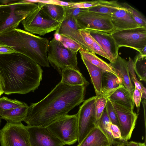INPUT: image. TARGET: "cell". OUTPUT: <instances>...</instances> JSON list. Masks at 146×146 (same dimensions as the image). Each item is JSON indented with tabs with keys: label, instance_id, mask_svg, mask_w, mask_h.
<instances>
[{
	"label": "cell",
	"instance_id": "7c38bea8",
	"mask_svg": "<svg viewBox=\"0 0 146 146\" xmlns=\"http://www.w3.org/2000/svg\"><path fill=\"white\" fill-rule=\"evenodd\" d=\"M111 102L117 114L119 127L122 137L127 141L131 138L135 127L138 113L126 107Z\"/></svg>",
	"mask_w": 146,
	"mask_h": 146
},
{
	"label": "cell",
	"instance_id": "5bb4252c",
	"mask_svg": "<svg viewBox=\"0 0 146 146\" xmlns=\"http://www.w3.org/2000/svg\"><path fill=\"white\" fill-rule=\"evenodd\" d=\"M86 30L98 42L108 57L110 62H114L119 56V48L110 33L94 30Z\"/></svg>",
	"mask_w": 146,
	"mask_h": 146
},
{
	"label": "cell",
	"instance_id": "d590c367",
	"mask_svg": "<svg viewBox=\"0 0 146 146\" xmlns=\"http://www.w3.org/2000/svg\"><path fill=\"white\" fill-rule=\"evenodd\" d=\"M32 3H42L55 5L64 6H70L76 3V2H66L58 0H26Z\"/></svg>",
	"mask_w": 146,
	"mask_h": 146
},
{
	"label": "cell",
	"instance_id": "ee69618b",
	"mask_svg": "<svg viewBox=\"0 0 146 146\" xmlns=\"http://www.w3.org/2000/svg\"><path fill=\"white\" fill-rule=\"evenodd\" d=\"M144 99L145 100L146 99V89L144 86L142 89L141 99Z\"/></svg>",
	"mask_w": 146,
	"mask_h": 146
},
{
	"label": "cell",
	"instance_id": "bcb514c9",
	"mask_svg": "<svg viewBox=\"0 0 146 146\" xmlns=\"http://www.w3.org/2000/svg\"><path fill=\"white\" fill-rule=\"evenodd\" d=\"M139 146H146L145 143H140L139 142Z\"/></svg>",
	"mask_w": 146,
	"mask_h": 146
},
{
	"label": "cell",
	"instance_id": "ac0fdd59",
	"mask_svg": "<svg viewBox=\"0 0 146 146\" xmlns=\"http://www.w3.org/2000/svg\"><path fill=\"white\" fill-rule=\"evenodd\" d=\"M61 82L71 86H84L89 84L79 70L72 68H66L62 72Z\"/></svg>",
	"mask_w": 146,
	"mask_h": 146
},
{
	"label": "cell",
	"instance_id": "1f68e13d",
	"mask_svg": "<svg viewBox=\"0 0 146 146\" xmlns=\"http://www.w3.org/2000/svg\"><path fill=\"white\" fill-rule=\"evenodd\" d=\"M108 99V98L105 96L101 95L98 96L95 108L96 117L97 121L101 117L106 108Z\"/></svg>",
	"mask_w": 146,
	"mask_h": 146
},
{
	"label": "cell",
	"instance_id": "83f0119b",
	"mask_svg": "<svg viewBox=\"0 0 146 146\" xmlns=\"http://www.w3.org/2000/svg\"><path fill=\"white\" fill-rule=\"evenodd\" d=\"M134 62L135 72L140 81L146 82V55L139 53L135 57Z\"/></svg>",
	"mask_w": 146,
	"mask_h": 146
},
{
	"label": "cell",
	"instance_id": "4316f807",
	"mask_svg": "<svg viewBox=\"0 0 146 146\" xmlns=\"http://www.w3.org/2000/svg\"><path fill=\"white\" fill-rule=\"evenodd\" d=\"M110 122L105 108L101 117L97 121L96 126L106 136L111 146H115L120 144L113 138L109 131V124Z\"/></svg>",
	"mask_w": 146,
	"mask_h": 146
},
{
	"label": "cell",
	"instance_id": "7dc6e473",
	"mask_svg": "<svg viewBox=\"0 0 146 146\" xmlns=\"http://www.w3.org/2000/svg\"><path fill=\"white\" fill-rule=\"evenodd\" d=\"M115 146H125V145L123 144H120L117 145Z\"/></svg>",
	"mask_w": 146,
	"mask_h": 146
},
{
	"label": "cell",
	"instance_id": "8992f818",
	"mask_svg": "<svg viewBox=\"0 0 146 146\" xmlns=\"http://www.w3.org/2000/svg\"><path fill=\"white\" fill-rule=\"evenodd\" d=\"M22 21L25 31L33 34L43 36L56 30L60 23L54 20L42 9L40 3Z\"/></svg>",
	"mask_w": 146,
	"mask_h": 146
},
{
	"label": "cell",
	"instance_id": "9c48e42d",
	"mask_svg": "<svg viewBox=\"0 0 146 146\" xmlns=\"http://www.w3.org/2000/svg\"><path fill=\"white\" fill-rule=\"evenodd\" d=\"M0 143L1 146H31L28 127L7 122L0 130Z\"/></svg>",
	"mask_w": 146,
	"mask_h": 146
},
{
	"label": "cell",
	"instance_id": "ffe728a7",
	"mask_svg": "<svg viewBox=\"0 0 146 146\" xmlns=\"http://www.w3.org/2000/svg\"><path fill=\"white\" fill-rule=\"evenodd\" d=\"M110 101L133 111L134 104L129 91L122 85L108 97Z\"/></svg>",
	"mask_w": 146,
	"mask_h": 146
},
{
	"label": "cell",
	"instance_id": "7a4b0ae2",
	"mask_svg": "<svg viewBox=\"0 0 146 146\" xmlns=\"http://www.w3.org/2000/svg\"><path fill=\"white\" fill-rule=\"evenodd\" d=\"M42 73L39 64L22 54H0V75L6 94L34 92L40 85Z\"/></svg>",
	"mask_w": 146,
	"mask_h": 146
},
{
	"label": "cell",
	"instance_id": "e575fe53",
	"mask_svg": "<svg viewBox=\"0 0 146 146\" xmlns=\"http://www.w3.org/2000/svg\"><path fill=\"white\" fill-rule=\"evenodd\" d=\"M127 66L129 73L130 74L132 80L135 84V86L142 93V89L144 86L142 83L140 82L137 79L134 68L133 61L130 57L127 62Z\"/></svg>",
	"mask_w": 146,
	"mask_h": 146
},
{
	"label": "cell",
	"instance_id": "3957f363",
	"mask_svg": "<svg viewBox=\"0 0 146 146\" xmlns=\"http://www.w3.org/2000/svg\"><path fill=\"white\" fill-rule=\"evenodd\" d=\"M49 41L26 31L15 29L0 34V43L7 45L43 67H49L47 56Z\"/></svg>",
	"mask_w": 146,
	"mask_h": 146
},
{
	"label": "cell",
	"instance_id": "277c9868",
	"mask_svg": "<svg viewBox=\"0 0 146 146\" xmlns=\"http://www.w3.org/2000/svg\"><path fill=\"white\" fill-rule=\"evenodd\" d=\"M38 5L22 0L0 5V34L16 29L20 23Z\"/></svg>",
	"mask_w": 146,
	"mask_h": 146
},
{
	"label": "cell",
	"instance_id": "7bdbcfd3",
	"mask_svg": "<svg viewBox=\"0 0 146 146\" xmlns=\"http://www.w3.org/2000/svg\"><path fill=\"white\" fill-rule=\"evenodd\" d=\"M139 143L137 142L131 141L128 142L125 146H139Z\"/></svg>",
	"mask_w": 146,
	"mask_h": 146
},
{
	"label": "cell",
	"instance_id": "44dd1931",
	"mask_svg": "<svg viewBox=\"0 0 146 146\" xmlns=\"http://www.w3.org/2000/svg\"><path fill=\"white\" fill-rule=\"evenodd\" d=\"M122 85H123L120 78L111 72L104 71L101 95L108 98L115 90Z\"/></svg>",
	"mask_w": 146,
	"mask_h": 146
},
{
	"label": "cell",
	"instance_id": "8d00e7d4",
	"mask_svg": "<svg viewBox=\"0 0 146 146\" xmlns=\"http://www.w3.org/2000/svg\"><path fill=\"white\" fill-rule=\"evenodd\" d=\"M64 7L66 17H72L76 20L80 15L88 11V8L70 9L68 6H64Z\"/></svg>",
	"mask_w": 146,
	"mask_h": 146
},
{
	"label": "cell",
	"instance_id": "f546056e",
	"mask_svg": "<svg viewBox=\"0 0 146 146\" xmlns=\"http://www.w3.org/2000/svg\"><path fill=\"white\" fill-rule=\"evenodd\" d=\"M27 104L16 99L12 100L6 97L0 98V112L25 106Z\"/></svg>",
	"mask_w": 146,
	"mask_h": 146
},
{
	"label": "cell",
	"instance_id": "d6986e66",
	"mask_svg": "<svg viewBox=\"0 0 146 146\" xmlns=\"http://www.w3.org/2000/svg\"><path fill=\"white\" fill-rule=\"evenodd\" d=\"M77 146H111L104 133L97 126Z\"/></svg>",
	"mask_w": 146,
	"mask_h": 146
},
{
	"label": "cell",
	"instance_id": "603a6c76",
	"mask_svg": "<svg viewBox=\"0 0 146 146\" xmlns=\"http://www.w3.org/2000/svg\"><path fill=\"white\" fill-rule=\"evenodd\" d=\"M29 106L26 105L17 108L0 112L1 119L7 122L21 123L24 121L27 113Z\"/></svg>",
	"mask_w": 146,
	"mask_h": 146
},
{
	"label": "cell",
	"instance_id": "ab89813d",
	"mask_svg": "<svg viewBox=\"0 0 146 146\" xmlns=\"http://www.w3.org/2000/svg\"><path fill=\"white\" fill-rule=\"evenodd\" d=\"M17 52L8 46L0 43V54H9Z\"/></svg>",
	"mask_w": 146,
	"mask_h": 146
},
{
	"label": "cell",
	"instance_id": "52a82bcc",
	"mask_svg": "<svg viewBox=\"0 0 146 146\" xmlns=\"http://www.w3.org/2000/svg\"><path fill=\"white\" fill-rule=\"evenodd\" d=\"M78 115H67L47 127L65 145H71L78 140Z\"/></svg>",
	"mask_w": 146,
	"mask_h": 146
},
{
	"label": "cell",
	"instance_id": "f35d334b",
	"mask_svg": "<svg viewBox=\"0 0 146 146\" xmlns=\"http://www.w3.org/2000/svg\"><path fill=\"white\" fill-rule=\"evenodd\" d=\"M142 95V93L141 91L135 87L132 96V98L136 107L137 113H138L139 110Z\"/></svg>",
	"mask_w": 146,
	"mask_h": 146
},
{
	"label": "cell",
	"instance_id": "8fae6325",
	"mask_svg": "<svg viewBox=\"0 0 146 146\" xmlns=\"http://www.w3.org/2000/svg\"><path fill=\"white\" fill-rule=\"evenodd\" d=\"M76 22L80 29L92 30L110 33L114 30L111 15L88 11L80 15Z\"/></svg>",
	"mask_w": 146,
	"mask_h": 146
},
{
	"label": "cell",
	"instance_id": "7402d4cb",
	"mask_svg": "<svg viewBox=\"0 0 146 146\" xmlns=\"http://www.w3.org/2000/svg\"><path fill=\"white\" fill-rule=\"evenodd\" d=\"M81 58L90 75L96 96L101 95L102 76L104 70L93 64L84 58Z\"/></svg>",
	"mask_w": 146,
	"mask_h": 146
},
{
	"label": "cell",
	"instance_id": "4fadbf2b",
	"mask_svg": "<svg viewBox=\"0 0 146 146\" xmlns=\"http://www.w3.org/2000/svg\"><path fill=\"white\" fill-rule=\"evenodd\" d=\"M27 127L31 146H63L66 145L47 127Z\"/></svg>",
	"mask_w": 146,
	"mask_h": 146
},
{
	"label": "cell",
	"instance_id": "484cf974",
	"mask_svg": "<svg viewBox=\"0 0 146 146\" xmlns=\"http://www.w3.org/2000/svg\"><path fill=\"white\" fill-rule=\"evenodd\" d=\"M40 3L42 10L54 20L61 23L65 17L64 6Z\"/></svg>",
	"mask_w": 146,
	"mask_h": 146
},
{
	"label": "cell",
	"instance_id": "836d02e7",
	"mask_svg": "<svg viewBox=\"0 0 146 146\" xmlns=\"http://www.w3.org/2000/svg\"><path fill=\"white\" fill-rule=\"evenodd\" d=\"M106 109L110 122L119 127V122L117 113L111 101L108 98Z\"/></svg>",
	"mask_w": 146,
	"mask_h": 146
},
{
	"label": "cell",
	"instance_id": "d6a6232c",
	"mask_svg": "<svg viewBox=\"0 0 146 146\" xmlns=\"http://www.w3.org/2000/svg\"><path fill=\"white\" fill-rule=\"evenodd\" d=\"M109 131L113 138L120 144L125 145L128 141L125 140L121 136L119 127L110 122L109 123Z\"/></svg>",
	"mask_w": 146,
	"mask_h": 146
},
{
	"label": "cell",
	"instance_id": "2e32d148",
	"mask_svg": "<svg viewBox=\"0 0 146 146\" xmlns=\"http://www.w3.org/2000/svg\"><path fill=\"white\" fill-rule=\"evenodd\" d=\"M109 64L120 78L123 85L129 91L132 98L135 86L131 79L128 68L127 62L119 56L114 62H110Z\"/></svg>",
	"mask_w": 146,
	"mask_h": 146
},
{
	"label": "cell",
	"instance_id": "b9f144b4",
	"mask_svg": "<svg viewBox=\"0 0 146 146\" xmlns=\"http://www.w3.org/2000/svg\"><path fill=\"white\" fill-rule=\"evenodd\" d=\"M3 81L0 75V97L2 94L4 93V91L3 89Z\"/></svg>",
	"mask_w": 146,
	"mask_h": 146
},
{
	"label": "cell",
	"instance_id": "30bf717a",
	"mask_svg": "<svg viewBox=\"0 0 146 146\" xmlns=\"http://www.w3.org/2000/svg\"><path fill=\"white\" fill-rule=\"evenodd\" d=\"M98 96L84 100L80 106L78 115V140L80 144L96 126L95 108Z\"/></svg>",
	"mask_w": 146,
	"mask_h": 146
},
{
	"label": "cell",
	"instance_id": "6da1fadb",
	"mask_svg": "<svg viewBox=\"0 0 146 146\" xmlns=\"http://www.w3.org/2000/svg\"><path fill=\"white\" fill-rule=\"evenodd\" d=\"M86 87L60 82L40 101L29 106L24 121L28 127H46L83 102Z\"/></svg>",
	"mask_w": 146,
	"mask_h": 146
},
{
	"label": "cell",
	"instance_id": "60d3db41",
	"mask_svg": "<svg viewBox=\"0 0 146 146\" xmlns=\"http://www.w3.org/2000/svg\"><path fill=\"white\" fill-rule=\"evenodd\" d=\"M54 38L56 40L60 42L61 39V36L58 32L56 31L54 35Z\"/></svg>",
	"mask_w": 146,
	"mask_h": 146
},
{
	"label": "cell",
	"instance_id": "f1b7e54d",
	"mask_svg": "<svg viewBox=\"0 0 146 146\" xmlns=\"http://www.w3.org/2000/svg\"><path fill=\"white\" fill-rule=\"evenodd\" d=\"M121 5L140 27H146V19L142 14L126 2Z\"/></svg>",
	"mask_w": 146,
	"mask_h": 146
},
{
	"label": "cell",
	"instance_id": "e0dca14e",
	"mask_svg": "<svg viewBox=\"0 0 146 146\" xmlns=\"http://www.w3.org/2000/svg\"><path fill=\"white\" fill-rule=\"evenodd\" d=\"M111 21L115 30H122L140 27L124 9H118L111 15Z\"/></svg>",
	"mask_w": 146,
	"mask_h": 146
},
{
	"label": "cell",
	"instance_id": "d4e9b609",
	"mask_svg": "<svg viewBox=\"0 0 146 146\" xmlns=\"http://www.w3.org/2000/svg\"><path fill=\"white\" fill-rule=\"evenodd\" d=\"M124 8L117 1L100 0L99 4L88 8V11L111 15L113 12Z\"/></svg>",
	"mask_w": 146,
	"mask_h": 146
},
{
	"label": "cell",
	"instance_id": "9a60e30c",
	"mask_svg": "<svg viewBox=\"0 0 146 146\" xmlns=\"http://www.w3.org/2000/svg\"><path fill=\"white\" fill-rule=\"evenodd\" d=\"M80 29L76 20L70 16H66L56 31L61 35H64L74 39L85 49L90 51L80 32Z\"/></svg>",
	"mask_w": 146,
	"mask_h": 146
},
{
	"label": "cell",
	"instance_id": "cb8c5ba5",
	"mask_svg": "<svg viewBox=\"0 0 146 146\" xmlns=\"http://www.w3.org/2000/svg\"><path fill=\"white\" fill-rule=\"evenodd\" d=\"M79 51L81 57L84 58L94 65L105 71L111 73L120 78L109 64L98 57L95 53L83 48H81Z\"/></svg>",
	"mask_w": 146,
	"mask_h": 146
},
{
	"label": "cell",
	"instance_id": "4dcf8cb0",
	"mask_svg": "<svg viewBox=\"0 0 146 146\" xmlns=\"http://www.w3.org/2000/svg\"><path fill=\"white\" fill-rule=\"evenodd\" d=\"M61 39L60 42L66 48L71 51L77 52L82 46L77 42L64 35H61Z\"/></svg>",
	"mask_w": 146,
	"mask_h": 146
},
{
	"label": "cell",
	"instance_id": "c3c4849f",
	"mask_svg": "<svg viewBox=\"0 0 146 146\" xmlns=\"http://www.w3.org/2000/svg\"><path fill=\"white\" fill-rule=\"evenodd\" d=\"M1 117L0 116V126L1 124Z\"/></svg>",
	"mask_w": 146,
	"mask_h": 146
},
{
	"label": "cell",
	"instance_id": "74e56055",
	"mask_svg": "<svg viewBox=\"0 0 146 146\" xmlns=\"http://www.w3.org/2000/svg\"><path fill=\"white\" fill-rule=\"evenodd\" d=\"M100 1V0L76 2L75 4L68 6V7L70 9L88 8L98 5Z\"/></svg>",
	"mask_w": 146,
	"mask_h": 146
},
{
	"label": "cell",
	"instance_id": "f6af8a7d",
	"mask_svg": "<svg viewBox=\"0 0 146 146\" xmlns=\"http://www.w3.org/2000/svg\"><path fill=\"white\" fill-rule=\"evenodd\" d=\"M139 54L141 55H146V46L142 49Z\"/></svg>",
	"mask_w": 146,
	"mask_h": 146
},
{
	"label": "cell",
	"instance_id": "5b68a950",
	"mask_svg": "<svg viewBox=\"0 0 146 146\" xmlns=\"http://www.w3.org/2000/svg\"><path fill=\"white\" fill-rule=\"evenodd\" d=\"M47 52L49 63L61 76L62 71L66 68L79 70L78 66L77 52L68 49L54 38L49 42Z\"/></svg>",
	"mask_w": 146,
	"mask_h": 146
},
{
	"label": "cell",
	"instance_id": "ba28073f",
	"mask_svg": "<svg viewBox=\"0 0 146 146\" xmlns=\"http://www.w3.org/2000/svg\"><path fill=\"white\" fill-rule=\"evenodd\" d=\"M110 34L119 48L122 46L127 47L140 52L146 46V27L114 30Z\"/></svg>",
	"mask_w": 146,
	"mask_h": 146
}]
</instances>
